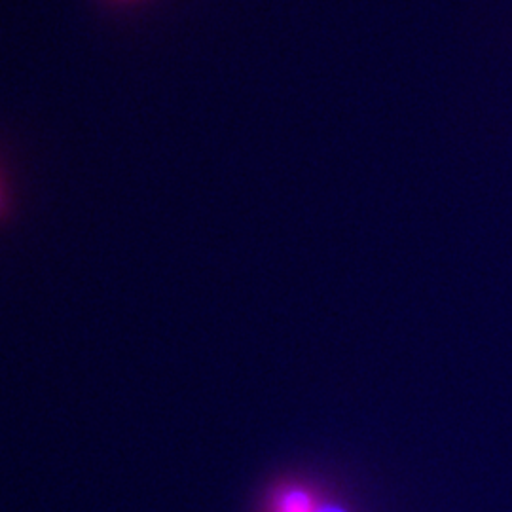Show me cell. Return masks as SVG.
Returning a JSON list of instances; mask_svg holds the SVG:
<instances>
[{
  "label": "cell",
  "mask_w": 512,
  "mask_h": 512,
  "mask_svg": "<svg viewBox=\"0 0 512 512\" xmlns=\"http://www.w3.org/2000/svg\"><path fill=\"white\" fill-rule=\"evenodd\" d=\"M317 499L298 484H283L272 494L270 512H313Z\"/></svg>",
  "instance_id": "6da1fadb"
},
{
  "label": "cell",
  "mask_w": 512,
  "mask_h": 512,
  "mask_svg": "<svg viewBox=\"0 0 512 512\" xmlns=\"http://www.w3.org/2000/svg\"><path fill=\"white\" fill-rule=\"evenodd\" d=\"M313 512H349L348 509L336 505V503H325V501H317L315 511Z\"/></svg>",
  "instance_id": "7a4b0ae2"
},
{
  "label": "cell",
  "mask_w": 512,
  "mask_h": 512,
  "mask_svg": "<svg viewBox=\"0 0 512 512\" xmlns=\"http://www.w3.org/2000/svg\"><path fill=\"white\" fill-rule=\"evenodd\" d=\"M2 175V171H0ZM8 205V196H6V184L2 183V177H0V217L4 215V209Z\"/></svg>",
  "instance_id": "3957f363"
},
{
  "label": "cell",
  "mask_w": 512,
  "mask_h": 512,
  "mask_svg": "<svg viewBox=\"0 0 512 512\" xmlns=\"http://www.w3.org/2000/svg\"><path fill=\"white\" fill-rule=\"evenodd\" d=\"M116 2H141V0H116Z\"/></svg>",
  "instance_id": "277c9868"
}]
</instances>
